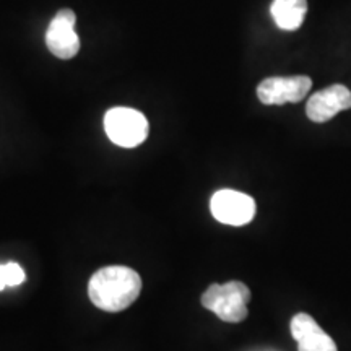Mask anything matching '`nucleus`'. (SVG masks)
Here are the masks:
<instances>
[{"instance_id": "obj_9", "label": "nucleus", "mask_w": 351, "mask_h": 351, "mask_svg": "<svg viewBox=\"0 0 351 351\" xmlns=\"http://www.w3.org/2000/svg\"><path fill=\"white\" fill-rule=\"evenodd\" d=\"M270 13L280 29L295 32L306 19L307 0H274Z\"/></svg>"}, {"instance_id": "obj_5", "label": "nucleus", "mask_w": 351, "mask_h": 351, "mask_svg": "<svg viewBox=\"0 0 351 351\" xmlns=\"http://www.w3.org/2000/svg\"><path fill=\"white\" fill-rule=\"evenodd\" d=\"M311 86H313V80L306 75L270 77L257 86V98L267 106L300 103L309 93Z\"/></svg>"}, {"instance_id": "obj_10", "label": "nucleus", "mask_w": 351, "mask_h": 351, "mask_svg": "<svg viewBox=\"0 0 351 351\" xmlns=\"http://www.w3.org/2000/svg\"><path fill=\"white\" fill-rule=\"evenodd\" d=\"M3 270H5L7 287H19V285L25 283V280H26L25 270L21 269L16 262L3 263Z\"/></svg>"}, {"instance_id": "obj_4", "label": "nucleus", "mask_w": 351, "mask_h": 351, "mask_svg": "<svg viewBox=\"0 0 351 351\" xmlns=\"http://www.w3.org/2000/svg\"><path fill=\"white\" fill-rule=\"evenodd\" d=\"M210 210L215 219L223 225L244 226L256 217V202L243 192L223 189L215 192L210 200Z\"/></svg>"}, {"instance_id": "obj_11", "label": "nucleus", "mask_w": 351, "mask_h": 351, "mask_svg": "<svg viewBox=\"0 0 351 351\" xmlns=\"http://www.w3.org/2000/svg\"><path fill=\"white\" fill-rule=\"evenodd\" d=\"M3 288H7V280H5V270H3V263L0 265V291Z\"/></svg>"}, {"instance_id": "obj_8", "label": "nucleus", "mask_w": 351, "mask_h": 351, "mask_svg": "<svg viewBox=\"0 0 351 351\" xmlns=\"http://www.w3.org/2000/svg\"><path fill=\"white\" fill-rule=\"evenodd\" d=\"M289 328L298 343V351H339L332 337L320 328L313 315L306 313L293 315Z\"/></svg>"}, {"instance_id": "obj_3", "label": "nucleus", "mask_w": 351, "mask_h": 351, "mask_svg": "<svg viewBox=\"0 0 351 351\" xmlns=\"http://www.w3.org/2000/svg\"><path fill=\"white\" fill-rule=\"evenodd\" d=\"M104 130L112 143L135 148L148 137V121L137 109L112 108L104 116Z\"/></svg>"}, {"instance_id": "obj_1", "label": "nucleus", "mask_w": 351, "mask_h": 351, "mask_svg": "<svg viewBox=\"0 0 351 351\" xmlns=\"http://www.w3.org/2000/svg\"><path fill=\"white\" fill-rule=\"evenodd\" d=\"M142 291V278L135 270L122 265L95 271L88 283L91 302L106 313H121L134 304Z\"/></svg>"}, {"instance_id": "obj_2", "label": "nucleus", "mask_w": 351, "mask_h": 351, "mask_svg": "<svg viewBox=\"0 0 351 351\" xmlns=\"http://www.w3.org/2000/svg\"><path fill=\"white\" fill-rule=\"evenodd\" d=\"M251 289L243 282H228L225 285H210L202 295V306L217 314L223 322L238 324L247 317V302Z\"/></svg>"}, {"instance_id": "obj_6", "label": "nucleus", "mask_w": 351, "mask_h": 351, "mask_svg": "<svg viewBox=\"0 0 351 351\" xmlns=\"http://www.w3.org/2000/svg\"><path fill=\"white\" fill-rule=\"evenodd\" d=\"M77 16L70 8L56 13L46 32V44L49 51L59 59H72L80 51V39L75 33Z\"/></svg>"}, {"instance_id": "obj_7", "label": "nucleus", "mask_w": 351, "mask_h": 351, "mask_svg": "<svg viewBox=\"0 0 351 351\" xmlns=\"http://www.w3.org/2000/svg\"><path fill=\"white\" fill-rule=\"evenodd\" d=\"M351 109V90L345 85H330L307 99L306 114L313 122L324 124L341 111Z\"/></svg>"}]
</instances>
